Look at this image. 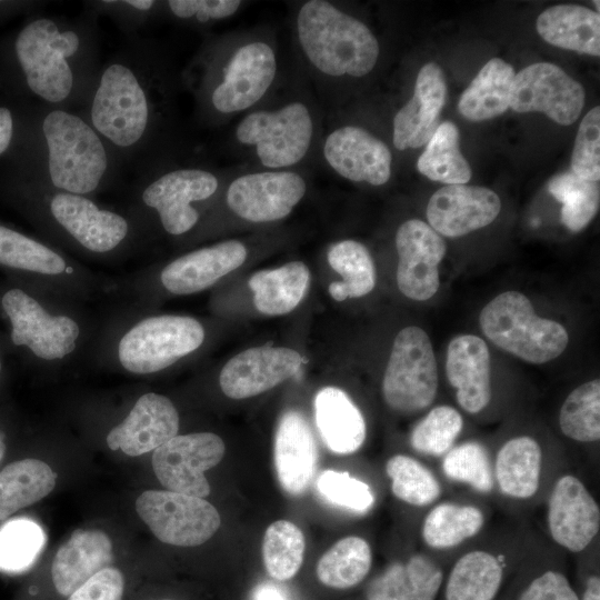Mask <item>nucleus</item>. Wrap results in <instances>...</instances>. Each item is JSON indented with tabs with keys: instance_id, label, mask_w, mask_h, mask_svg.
<instances>
[{
	"instance_id": "obj_1",
	"label": "nucleus",
	"mask_w": 600,
	"mask_h": 600,
	"mask_svg": "<svg viewBox=\"0 0 600 600\" xmlns=\"http://www.w3.org/2000/svg\"><path fill=\"white\" fill-rule=\"evenodd\" d=\"M177 77L160 46L142 36L124 39L98 71L79 111L124 169L173 152Z\"/></svg>"
},
{
	"instance_id": "obj_2",
	"label": "nucleus",
	"mask_w": 600,
	"mask_h": 600,
	"mask_svg": "<svg viewBox=\"0 0 600 600\" xmlns=\"http://www.w3.org/2000/svg\"><path fill=\"white\" fill-rule=\"evenodd\" d=\"M99 18L34 13L0 47V77L28 104L80 110L100 61Z\"/></svg>"
},
{
	"instance_id": "obj_3",
	"label": "nucleus",
	"mask_w": 600,
	"mask_h": 600,
	"mask_svg": "<svg viewBox=\"0 0 600 600\" xmlns=\"http://www.w3.org/2000/svg\"><path fill=\"white\" fill-rule=\"evenodd\" d=\"M1 193L40 237L84 264H120L139 256L152 239L124 207L52 189L19 170Z\"/></svg>"
},
{
	"instance_id": "obj_4",
	"label": "nucleus",
	"mask_w": 600,
	"mask_h": 600,
	"mask_svg": "<svg viewBox=\"0 0 600 600\" xmlns=\"http://www.w3.org/2000/svg\"><path fill=\"white\" fill-rule=\"evenodd\" d=\"M18 170L61 191L97 198L118 188L124 167L79 111L28 104Z\"/></svg>"
},
{
	"instance_id": "obj_5",
	"label": "nucleus",
	"mask_w": 600,
	"mask_h": 600,
	"mask_svg": "<svg viewBox=\"0 0 600 600\" xmlns=\"http://www.w3.org/2000/svg\"><path fill=\"white\" fill-rule=\"evenodd\" d=\"M0 311L14 358L48 373L87 363L101 321L86 303L6 277Z\"/></svg>"
},
{
	"instance_id": "obj_6",
	"label": "nucleus",
	"mask_w": 600,
	"mask_h": 600,
	"mask_svg": "<svg viewBox=\"0 0 600 600\" xmlns=\"http://www.w3.org/2000/svg\"><path fill=\"white\" fill-rule=\"evenodd\" d=\"M207 336L206 326L196 317L121 303L101 317L87 363L137 378L151 377L194 356Z\"/></svg>"
},
{
	"instance_id": "obj_7",
	"label": "nucleus",
	"mask_w": 600,
	"mask_h": 600,
	"mask_svg": "<svg viewBox=\"0 0 600 600\" xmlns=\"http://www.w3.org/2000/svg\"><path fill=\"white\" fill-rule=\"evenodd\" d=\"M274 47L263 38L208 39L182 73L201 123L218 126L250 110L273 86Z\"/></svg>"
},
{
	"instance_id": "obj_8",
	"label": "nucleus",
	"mask_w": 600,
	"mask_h": 600,
	"mask_svg": "<svg viewBox=\"0 0 600 600\" xmlns=\"http://www.w3.org/2000/svg\"><path fill=\"white\" fill-rule=\"evenodd\" d=\"M221 182L209 166L176 161L171 152L136 169L123 207L151 238L158 232L186 238L201 226L203 208Z\"/></svg>"
},
{
	"instance_id": "obj_9",
	"label": "nucleus",
	"mask_w": 600,
	"mask_h": 600,
	"mask_svg": "<svg viewBox=\"0 0 600 600\" xmlns=\"http://www.w3.org/2000/svg\"><path fill=\"white\" fill-rule=\"evenodd\" d=\"M296 37L307 62L327 78L364 77L380 53L366 23L326 0H309L299 7Z\"/></svg>"
},
{
	"instance_id": "obj_10",
	"label": "nucleus",
	"mask_w": 600,
	"mask_h": 600,
	"mask_svg": "<svg viewBox=\"0 0 600 600\" xmlns=\"http://www.w3.org/2000/svg\"><path fill=\"white\" fill-rule=\"evenodd\" d=\"M489 528L449 563L437 600H498L539 531L528 519Z\"/></svg>"
},
{
	"instance_id": "obj_11",
	"label": "nucleus",
	"mask_w": 600,
	"mask_h": 600,
	"mask_svg": "<svg viewBox=\"0 0 600 600\" xmlns=\"http://www.w3.org/2000/svg\"><path fill=\"white\" fill-rule=\"evenodd\" d=\"M0 271L86 303L109 296L111 278L96 273L87 264L68 256L40 236H33L0 221Z\"/></svg>"
},
{
	"instance_id": "obj_12",
	"label": "nucleus",
	"mask_w": 600,
	"mask_h": 600,
	"mask_svg": "<svg viewBox=\"0 0 600 600\" xmlns=\"http://www.w3.org/2000/svg\"><path fill=\"white\" fill-rule=\"evenodd\" d=\"M491 453L493 504L514 519H527L540 508L553 479L570 466L560 446L529 431L507 434L491 446Z\"/></svg>"
},
{
	"instance_id": "obj_13",
	"label": "nucleus",
	"mask_w": 600,
	"mask_h": 600,
	"mask_svg": "<svg viewBox=\"0 0 600 600\" xmlns=\"http://www.w3.org/2000/svg\"><path fill=\"white\" fill-rule=\"evenodd\" d=\"M479 324L496 346L533 364L556 359L569 342L559 322L536 314L529 298L516 290L502 292L487 303Z\"/></svg>"
},
{
	"instance_id": "obj_14",
	"label": "nucleus",
	"mask_w": 600,
	"mask_h": 600,
	"mask_svg": "<svg viewBox=\"0 0 600 600\" xmlns=\"http://www.w3.org/2000/svg\"><path fill=\"white\" fill-rule=\"evenodd\" d=\"M316 132L311 109L290 101L248 112L234 128V140L250 149L266 170H287L309 153Z\"/></svg>"
},
{
	"instance_id": "obj_15",
	"label": "nucleus",
	"mask_w": 600,
	"mask_h": 600,
	"mask_svg": "<svg viewBox=\"0 0 600 600\" xmlns=\"http://www.w3.org/2000/svg\"><path fill=\"white\" fill-rule=\"evenodd\" d=\"M439 387L432 343L417 326L403 328L394 338L383 373L381 392L388 408L413 416L433 406Z\"/></svg>"
},
{
	"instance_id": "obj_16",
	"label": "nucleus",
	"mask_w": 600,
	"mask_h": 600,
	"mask_svg": "<svg viewBox=\"0 0 600 600\" xmlns=\"http://www.w3.org/2000/svg\"><path fill=\"white\" fill-rule=\"evenodd\" d=\"M546 539L577 557L600 540V507L582 476L571 464L553 479L544 500Z\"/></svg>"
},
{
	"instance_id": "obj_17",
	"label": "nucleus",
	"mask_w": 600,
	"mask_h": 600,
	"mask_svg": "<svg viewBox=\"0 0 600 600\" xmlns=\"http://www.w3.org/2000/svg\"><path fill=\"white\" fill-rule=\"evenodd\" d=\"M136 510L160 541L178 547L204 543L221 523L218 510L203 498L170 490L142 492Z\"/></svg>"
},
{
	"instance_id": "obj_18",
	"label": "nucleus",
	"mask_w": 600,
	"mask_h": 600,
	"mask_svg": "<svg viewBox=\"0 0 600 600\" xmlns=\"http://www.w3.org/2000/svg\"><path fill=\"white\" fill-rule=\"evenodd\" d=\"M492 504L466 492H450L419 518L416 537L419 548L453 559L490 528Z\"/></svg>"
},
{
	"instance_id": "obj_19",
	"label": "nucleus",
	"mask_w": 600,
	"mask_h": 600,
	"mask_svg": "<svg viewBox=\"0 0 600 600\" xmlns=\"http://www.w3.org/2000/svg\"><path fill=\"white\" fill-rule=\"evenodd\" d=\"M307 193V181L297 171L262 170L238 176L228 184L229 210L252 223L284 219Z\"/></svg>"
},
{
	"instance_id": "obj_20",
	"label": "nucleus",
	"mask_w": 600,
	"mask_h": 600,
	"mask_svg": "<svg viewBox=\"0 0 600 600\" xmlns=\"http://www.w3.org/2000/svg\"><path fill=\"white\" fill-rule=\"evenodd\" d=\"M226 446L213 432L177 434L152 451V468L167 490L199 498L210 494L204 472L223 458Z\"/></svg>"
},
{
	"instance_id": "obj_21",
	"label": "nucleus",
	"mask_w": 600,
	"mask_h": 600,
	"mask_svg": "<svg viewBox=\"0 0 600 600\" xmlns=\"http://www.w3.org/2000/svg\"><path fill=\"white\" fill-rule=\"evenodd\" d=\"M584 101L586 92L578 81L553 63L538 62L516 73L509 108L519 113L541 112L570 126L579 118Z\"/></svg>"
},
{
	"instance_id": "obj_22",
	"label": "nucleus",
	"mask_w": 600,
	"mask_h": 600,
	"mask_svg": "<svg viewBox=\"0 0 600 600\" xmlns=\"http://www.w3.org/2000/svg\"><path fill=\"white\" fill-rule=\"evenodd\" d=\"M180 414L172 400L161 393L137 394L104 434L107 447L130 457L151 452L178 434Z\"/></svg>"
},
{
	"instance_id": "obj_23",
	"label": "nucleus",
	"mask_w": 600,
	"mask_h": 600,
	"mask_svg": "<svg viewBox=\"0 0 600 600\" xmlns=\"http://www.w3.org/2000/svg\"><path fill=\"white\" fill-rule=\"evenodd\" d=\"M397 286L409 299L424 301L439 289V263L446 256L442 237L419 219L403 222L396 233Z\"/></svg>"
},
{
	"instance_id": "obj_24",
	"label": "nucleus",
	"mask_w": 600,
	"mask_h": 600,
	"mask_svg": "<svg viewBox=\"0 0 600 600\" xmlns=\"http://www.w3.org/2000/svg\"><path fill=\"white\" fill-rule=\"evenodd\" d=\"M451 560L413 548L368 580L362 600H437Z\"/></svg>"
},
{
	"instance_id": "obj_25",
	"label": "nucleus",
	"mask_w": 600,
	"mask_h": 600,
	"mask_svg": "<svg viewBox=\"0 0 600 600\" xmlns=\"http://www.w3.org/2000/svg\"><path fill=\"white\" fill-rule=\"evenodd\" d=\"M302 362V356L290 348H250L223 364L218 376L219 387L230 399L251 398L293 377Z\"/></svg>"
},
{
	"instance_id": "obj_26",
	"label": "nucleus",
	"mask_w": 600,
	"mask_h": 600,
	"mask_svg": "<svg viewBox=\"0 0 600 600\" xmlns=\"http://www.w3.org/2000/svg\"><path fill=\"white\" fill-rule=\"evenodd\" d=\"M322 154L336 173L352 182L382 186L390 179L389 147L361 127L342 126L332 130L323 140Z\"/></svg>"
},
{
	"instance_id": "obj_27",
	"label": "nucleus",
	"mask_w": 600,
	"mask_h": 600,
	"mask_svg": "<svg viewBox=\"0 0 600 600\" xmlns=\"http://www.w3.org/2000/svg\"><path fill=\"white\" fill-rule=\"evenodd\" d=\"M446 374L459 408L478 417L492 404L490 353L487 343L473 334L453 338L447 350Z\"/></svg>"
},
{
	"instance_id": "obj_28",
	"label": "nucleus",
	"mask_w": 600,
	"mask_h": 600,
	"mask_svg": "<svg viewBox=\"0 0 600 600\" xmlns=\"http://www.w3.org/2000/svg\"><path fill=\"white\" fill-rule=\"evenodd\" d=\"M500 209V198L491 189L447 184L431 196L426 213L436 232L457 238L490 224Z\"/></svg>"
},
{
	"instance_id": "obj_29",
	"label": "nucleus",
	"mask_w": 600,
	"mask_h": 600,
	"mask_svg": "<svg viewBox=\"0 0 600 600\" xmlns=\"http://www.w3.org/2000/svg\"><path fill=\"white\" fill-rule=\"evenodd\" d=\"M567 557L538 532L507 584L510 600H579L569 578Z\"/></svg>"
},
{
	"instance_id": "obj_30",
	"label": "nucleus",
	"mask_w": 600,
	"mask_h": 600,
	"mask_svg": "<svg viewBox=\"0 0 600 600\" xmlns=\"http://www.w3.org/2000/svg\"><path fill=\"white\" fill-rule=\"evenodd\" d=\"M446 99L447 83L441 67L426 63L418 72L412 98L393 118V146L407 150L427 144L440 124Z\"/></svg>"
},
{
	"instance_id": "obj_31",
	"label": "nucleus",
	"mask_w": 600,
	"mask_h": 600,
	"mask_svg": "<svg viewBox=\"0 0 600 600\" xmlns=\"http://www.w3.org/2000/svg\"><path fill=\"white\" fill-rule=\"evenodd\" d=\"M273 454L282 489L292 496L302 494L314 476L318 450L312 430L299 411L289 410L281 416Z\"/></svg>"
},
{
	"instance_id": "obj_32",
	"label": "nucleus",
	"mask_w": 600,
	"mask_h": 600,
	"mask_svg": "<svg viewBox=\"0 0 600 600\" xmlns=\"http://www.w3.org/2000/svg\"><path fill=\"white\" fill-rule=\"evenodd\" d=\"M113 560L109 536L97 529H77L63 542L52 561L51 577L57 592L69 597Z\"/></svg>"
},
{
	"instance_id": "obj_33",
	"label": "nucleus",
	"mask_w": 600,
	"mask_h": 600,
	"mask_svg": "<svg viewBox=\"0 0 600 600\" xmlns=\"http://www.w3.org/2000/svg\"><path fill=\"white\" fill-rule=\"evenodd\" d=\"M314 417L327 448L341 456L359 451L367 439L363 413L346 391L324 387L314 398Z\"/></svg>"
},
{
	"instance_id": "obj_34",
	"label": "nucleus",
	"mask_w": 600,
	"mask_h": 600,
	"mask_svg": "<svg viewBox=\"0 0 600 600\" xmlns=\"http://www.w3.org/2000/svg\"><path fill=\"white\" fill-rule=\"evenodd\" d=\"M384 473L393 498L414 510L418 520L428 508L451 492L436 466L413 453L390 456L384 463Z\"/></svg>"
},
{
	"instance_id": "obj_35",
	"label": "nucleus",
	"mask_w": 600,
	"mask_h": 600,
	"mask_svg": "<svg viewBox=\"0 0 600 600\" xmlns=\"http://www.w3.org/2000/svg\"><path fill=\"white\" fill-rule=\"evenodd\" d=\"M436 469L449 487L461 489L493 504L494 480L491 446L480 439L457 442L437 463Z\"/></svg>"
},
{
	"instance_id": "obj_36",
	"label": "nucleus",
	"mask_w": 600,
	"mask_h": 600,
	"mask_svg": "<svg viewBox=\"0 0 600 600\" xmlns=\"http://www.w3.org/2000/svg\"><path fill=\"white\" fill-rule=\"evenodd\" d=\"M536 28L540 37L554 47L600 56V14L587 7H549L539 14Z\"/></svg>"
},
{
	"instance_id": "obj_37",
	"label": "nucleus",
	"mask_w": 600,
	"mask_h": 600,
	"mask_svg": "<svg viewBox=\"0 0 600 600\" xmlns=\"http://www.w3.org/2000/svg\"><path fill=\"white\" fill-rule=\"evenodd\" d=\"M257 310L267 316L291 312L310 286V271L302 261L256 272L248 281Z\"/></svg>"
},
{
	"instance_id": "obj_38",
	"label": "nucleus",
	"mask_w": 600,
	"mask_h": 600,
	"mask_svg": "<svg viewBox=\"0 0 600 600\" xmlns=\"http://www.w3.org/2000/svg\"><path fill=\"white\" fill-rule=\"evenodd\" d=\"M516 72L499 58L490 59L461 93L458 110L466 119L484 121L504 113Z\"/></svg>"
},
{
	"instance_id": "obj_39",
	"label": "nucleus",
	"mask_w": 600,
	"mask_h": 600,
	"mask_svg": "<svg viewBox=\"0 0 600 600\" xmlns=\"http://www.w3.org/2000/svg\"><path fill=\"white\" fill-rule=\"evenodd\" d=\"M56 480L51 467L34 458L4 466L0 470V521L47 497Z\"/></svg>"
},
{
	"instance_id": "obj_40",
	"label": "nucleus",
	"mask_w": 600,
	"mask_h": 600,
	"mask_svg": "<svg viewBox=\"0 0 600 600\" xmlns=\"http://www.w3.org/2000/svg\"><path fill=\"white\" fill-rule=\"evenodd\" d=\"M372 561L370 542L361 536L351 534L338 540L321 556L316 573L326 587L348 590L368 578Z\"/></svg>"
},
{
	"instance_id": "obj_41",
	"label": "nucleus",
	"mask_w": 600,
	"mask_h": 600,
	"mask_svg": "<svg viewBox=\"0 0 600 600\" xmlns=\"http://www.w3.org/2000/svg\"><path fill=\"white\" fill-rule=\"evenodd\" d=\"M463 429L464 419L459 409L432 406L412 427L408 444L411 453L436 466L460 441Z\"/></svg>"
},
{
	"instance_id": "obj_42",
	"label": "nucleus",
	"mask_w": 600,
	"mask_h": 600,
	"mask_svg": "<svg viewBox=\"0 0 600 600\" xmlns=\"http://www.w3.org/2000/svg\"><path fill=\"white\" fill-rule=\"evenodd\" d=\"M330 267L341 277V281L329 284L328 291L336 301L360 298L371 292L376 286V268L368 249L356 240L333 243L327 254Z\"/></svg>"
},
{
	"instance_id": "obj_43",
	"label": "nucleus",
	"mask_w": 600,
	"mask_h": 600,
	"mask_svg": "<svg viewBox=\"0 0 600 600\" xmlns=\"http://www.w3.org/2000/svg\"><path fill=\"white\" fill-rule=\"evenodd\" d=\"M417 169L428 179L446 184H466L471 179V168L460 151V133L453 122L439 124L419 157Z\"/></svg>"
},
{
	"instance_id": "obj_44",
	"label": "nucleus",
	"mask_w": 600,
	"mask_h": 600,
	"mask_svg": "<svg viewBox=\"0 0 600 600\" xmlns=\"http://www.w3.org/2000/svg\"><path fill=\"white\" fill-rule=\"evenodd\" d=\"M558 426L561 434L576 443L594 446L600 440V380L586 381L563 400Z\"/></svg>"
},
{
	"instance_id": "obj_45",
	"label": "nucleus",
	"mask_w": 600,
	"mask_h": 600,
	"mask_svg": "<svg viewBox=\"0 0 600 600\" xmlns=\"http://www.w3.org/2000/svg\"><path fill=\"white\" fill-rule=\"evenodd\" d=\"M548 190L562 203L561 221L570 231L583 230L596 217L600 203L598 182L567 171L552 177Z\"/></svg>"
},
{
	"instance_id": "obj_46",
	"label": "nucleus",
	"mask_w": 600,
	"mask_h": 600,
	"mask_svg": "<svg viewBox=\"0 0 600 600\" xmlns=\"http://www.w3.org/2000/svg\"><path fill=\"white\" fill-rule=\"evenodd\" d=\"M306 549L304 536L288 520H277L266 530L262 559L270 577L279 581L293 578L299 571Z\"/></svg>"
},
{
	"instance_id": "obj_47",
	"label": "nucleus",
	"mask_w": 600,
	"mask_h": 600,
	"mask_svg": "<svg viewBox=\"0 0 600 600\" xmlns=\"http://www.w3.org/2000/svg\"><path fill=\"white\" fill-rule=\"evenodd\" d=\"M44 544L41 527L16 519L0 527V570L19 572L32 564Z\"/></svg>"
},
{
	"instance_id": "obj_48",
	"label": "nucleus",
	"mask_w": 600,
	"mask_h": 600,
	"mask_svg": "<svg viewBox=\"0 0 600 600\" xmlns=\"http://www.w3.org/2000/svg\"><path fill=\"white\" fill-rule=\"evenodd\" d=\"M316 487L329 503L354 516L368 514L377 502L373 487L348 471H322Z\"/></svg>"
},
{
	"instance_id": "obj_49",
	"label": "nucleus",
	"mask_w": 600,
	"mask_h": 600,
	"mask_svg": "<svg viewBox=\"0 0 600 600\" xmlns=\"http://www.w3.org/2000/svg\"><path fill=\"white\" fill-rule=\"evenodd\" d=\"M162 1L156 0H90L83 2L84 11L109 18L124 39L141 36L140 31L160 20Z\"/></svg>"
},
{
	"instance_id": "obj_50",
	"label": "nucleus",
	"mask_w": 600,
	"mask_h": 600,
	"mask_svg": "<svg viewBox=\"0 0 600 600\" xmlns=\"http://www.w3.org/2000/svg\"><path fill=\"white\" fill-rule=\"evenodd\" d=\"M238 0H169L162 1L160 20L202 29L236 14Z\"/></svg>"
},
{
	"instance_id": "obj_51",
	"label": "nucleus",
	"mask_w": 600,
	"mask_h": 600,
	"mask_svg": "<svg viewBox=\"0 0 600 600\" xmlns=\"http://www.w3.org/2000/svg\"><path fill=\"white\" fill-rule=\"evenodd\" d=\"M600 108H592L580 122L571 157V171L598 182L600 179Z\"/></svg>"
},
{
	"instance_id": "obj_52",
	"label": "nucleus",
	"mask_w": 600,
	"mask_h": 600,
	"mask_svg": "<svg viewBox=\"0 0 600 600\" xmlns=\"http://www.w3.org/2000/svg\"><path fill=\"white\" fill-rule=\"evenodd\" d=\"M123 590L122 572L108 567L87 580L67 600H122Z\"/></svg>"
},
{
	"instance_id": "obj_53",
	"label": "nucleus",
	"mask_w": 600,
	"mask_h": 600,
	"mask_svg": "<svg viewBox=\"0 0 600 600\" xmlns=\"http://www.w3.org/2000/svg\"><path fill=\"white\" fill-rule=\"evenodd\" d=\"M579 600H600V540L576 557Z\"/></svg>"
},
{
	"instance_id": "obj_54",
	"label": "nucleus",
	"mask_w": 600,
	"mask_h": 600,
	"mask_svg": "<svg viewBox=\"0 0 600 600\" xmlns=\"http://www.w3.org/2000/svg\"><path fill=\"white\" fill-rule=\"evenodd\" d=\"M28 123V104L17 110L0 104V157L21 147Z\"/></svg>"
},
{
	"instance_id": "obj_55",
	"label": "nucleus",
	"mask_w": 600,
	"mask_h": 600,
	"mask_svg": "<svg viewBox=\"0 0 600 600\" xmlns=\"http://www.w3.org/2000/svg\"><path fill=\"white\" fill-rule=\"evenodd\" d=\"M14 354L9 344L6 332L0 331V389L7 381Z\"/></svg>"
},
{
	"instance_id": "obj_56",
	"label": "nucleus",
	"mask_w": 600,
	"mask_h": 600,
	"mask_svg": "<svg viewBox=\"0 0 600 600\" xmlns=\"http://www.w3.org/2000/svg\"><path fill=\"white\" fill-rule=\"evenodd\" d=\"M10 426L8 412L6 410H0V463L4 459L8 450Z\"/></svg>"
},
{
	"instance_id": "obj_57",
	"label": "nucleus",
	"mask_w": 600,
	"mask_h": 600,
	"mask_svg": "<svg viewBox=\"0 0 600 600\" xmlns=\"http://www.w3.org/2000/svg\"><path fill=\"white\" fill-rule=\"evenodd\" d=\"M254 600H286V598L277 588L264 584L258 588Z\"/></svg>"
},
{
	"instance_id": "obj_58",
	"label": "nucleus",
	"mask_w": 600,
	"mask_h": 600,
	"mask_svg": "<svg viewBox=\"0 0 600 600\" xmlns=\"http://www.w3.org/2000/svg\"><path fill=\"white\" fill-rule=\"evenodd\" d=\"M498 600H510V593L508 588L506 587L504 591L501 593Z\"/></svg>"
},
{
	"instance_id": "obj_59",
	"label": "nucleus",
	"mask_w": 600,
	"mask_h": 600,
	"mask_svg": "<svg viewBox=\"0 0 600 600\" xmlns=\"http://www.w3.org/2000/svg\"><path fill=\"white\" fill-rule=\"evenodd\" d=\"M594 6H597V12L599 13V1H593Z\"/></svg>"
},
{
	"instance_id": "obj_60",
	"label": "nucleus",
	"mask_w": 600,
	"mask_h": 600,
	"mask_svg": "<svg viewBox=\"0 0 600 600\" xmlns=\"http://www.w3.org/2000/svg\"><path fill=\"white\" fill-rule=\"evenodd\" d=\"M161 600H170V599H161Z\"/></svg>"
},
{
	"instance_id": "obj_61",
	"label": "nucleus",
	"mask_w": 600,
	"mask_h": 600,
	"mask_svg": "<svg viewBox=\"0 0 600 600\" xmlns=\"http://www.w3.org/2000/svg\"><path fill=\"white\" fill-rule=\"evenodd\" d=\"M0 320H1V311H0Z\"/></svg>"
}]
</instances>
